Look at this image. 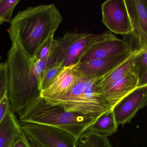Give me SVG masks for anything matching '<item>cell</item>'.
<instances>
[{
    "mask_svg": "<svg viewBox=\"0 0 147 147\" xmlns=\"http://www.w3.org/2000/svg\"><path fill=\"white\" fill-rule=\"evenodd\" d=\"M8 74L6 62L0 63V102L7 95Z\"/></svg>",
    "mask_w": 147,
    "mask_h": 147,
    "instance_id": "20",
    "label": "cell"
},
{
    "mask_svg": "<svg viewBox=\"0 0 147 147\" xmlns=\"http://www.w3.org/2000/svg\"><path fill=\"white\" fill-rule=\"evenodd\" d=\"M1 0H0V2H1Z\"/></svg>",
    "mask_w": 147,
    "mask_h": 147,
    "instance_id": "26",
    "label": "cell"
},
{
    "mask_svg": "<svg viewBox=\"0 0 147 147\" xmlns=\"http://www.w3.org/2000/svg\"><path fill=\"white\" fill-rule=\"evenodd\" d=\"M147 104V86L139 88L121 100L112 109L118 126L130 123Z\"/></svg>",
    "mask_w": 147,
    "mask_h": 147,
    "instance_id": "8",
    "label": "cell"
},
{
    "mask_svg": "<svg viewBox=\"0 0 147 147\" xmlns=\"http://www.w3.org/2000/svg\"><path fill=\"white\" fill-rule=\"evenodd\" d=\"M137 49H147V1L125 0Z\"/></svg>",
    "mask_w": 147,
    "mask_h": 147,
    "instance_id": "7",
    "label": "cell"
},
{
    "mask_svg": "<svg viewBox=\"0 0 147 147\" xmlns=\"http://www.w3.org/2000/svg\"><path fill=\"white\" fill-rule=\"evenodd\" d=\"M77 147H113L108 137L86 131L77 140Z\"/></svg>",
    "mask_w": 147,
    "mask_h": 147,
    "instance_id": "16",
    "label": "cell"
},
{
    "mask_svg": "<svg viewBox=\"0 0 147 147\" xmlns=\"http://www.w3.org/2000/svg\"><path fill=\"white\" fill-rule=\"evenodd\" d=\"M139 77L133 69L101 90L104 98L112 109L126 96L141 88Z\"/></svg>",
    "mask_w": 147,
    "mask_h": 147,
    "instance_id": "9",
    "label": "cell"
},
{
    "mask_svg": "<svg viewBox=\"0 0 147 147\" xmlns=\"http://www.w3.org/2000/svg\"><path fill=\"white\" fill-rule=\"evenodd\" d=\"M8 74L7 96L11 111L18 114L41 96L40 84L44 73L55 63L26 55L17 42H12L6 62Z\"/></svg>",
    "mask_w": 147,
    "mask_h": 147,
    "instance_id": "1",
    "label": "cell"
},
{
    "mask_svg": "<svg viewBox=\"0 0 147 147\" xmlns=\"http://www.w3.org/2000/svg\"><path fill=\"white\" fill-rule=\"evenodd\" d=\"M145 49H137L129 58L119 65L111 72L100 78L98 79L94 78L95 85L97 88L101 91L102 89L111 84L122 76L130 70L133 69L135 66L136 58L139 54Z\"/></svg>",
    "mask_w": 147,
    "mask_h": 147,
    "instance_id": "14",
    "label": "cell"
},
{
    "mask_svg": "<svg viewBox=\"0 0 147 147\" xmlns=\"http://www.w3.org/2000/svg\"><path fill=\"white\" fill-rule=\"evenodd\" d=\"M117 37L108 31L99 34L67 32L62 37L54 40L51 58L54 62L61 63L63 67L76 65L82 56L93 46Z\"/></svg>",
    "mask_w": 147,
    "mask_h": 147,
    "instance_id": "4",
    "label": "cell"
},
{
    "mask_svg": "<svg viewBox=\"0 0 147 147\" xmlns=\"http://www.w3.org/2000/svg\"><path fill=\"white\" fill-rule=\"evenodd\" d=\"M78 76L76 65L63 67L50 86L41 91V97L47 103L61 97L74 85Z\"/></svg>",
    "mask_w": 147,
    "mask_h": 147,
    "instance_id": "12",
    "label": "cell"
},
{
    "mask_svg": "<svg viewBox=\"0 0 147 147\" xmlns=\"http://www.w3.org/2000/svg\"><path fill=\"white\" fill-rule=\"evenodd\" d=\"M102 22L117 34L128 35L132 32L129 16L125 0H107L101 5Z\"/></svg>",
    "mask_w": 147,
    "mask_h": 147,
    "instance_id": "6",
    "label": "cell"
},
{
    "mask_svg": "<svg viewBox=\"0 0 147 147\" xmlns=\"http://www.w3.org/2000/svg\"><path fill=\"white\" fill-rule=\"evenodd\" d=\"M118 127L114 113L111 109L102 113L86 131L108 137L117 132Z\"/></svg>",
    "mask_w": 147,
    "mask_h": 147,
    "instance_id": "15",
    "label": "cell"
},
{
    "mask_svg": "<svg viewBox=\"0 0 147 147\" xmlns=\"http://www.w3.org/2000/svg\"><path fill=\"white\" fill-rule=\"evenodd\" d=\"M20 0H1L0 2V25L10 22L12 15Z\"/></svg>",
    "mask_w": 147,
    "mask_h": 147,
    "instance_id": "18",
    "label": "cell"
},
{
    "mask_svg": "<svg viewBox=\"0 0 147 147\" xmlns=\"http://www.w3.org/2000/svg\"><path fill=\"white\" fill-rule=\"evenodd\" d=\"M26 137H27L28 142H29V144H30L31 147H42V146H40L38 144L36 141H34L33 139H32V138L29 137V136H26Z\"/></svg>",
    "mask_w": 147,
    "mask_h": 147,
    "instance_id": "24",
    "label": "cell"
},
{
    "mask_svg": "<svg viewBox=\"0 0 147 147\" xmlns=\"http://www.w3.org/2000/svg\"><path fill=\"white\" fill-rule=\"evenodd\" d=\"M101 114L85 115L67 111L60 106L48 104L40 96L18 115L20 123L55 127L68 132L78 140Z\"/></svg>",
    "mask_w": 147,
    "mask_h": 147,
    "instance_id": "3",
    "label": "cell"
},
{
    "mask_svg": "<svg viewBox=\"0 0 147 147\" xmlns=\"http://www.w3.org/2000/svg\"><path fill=\"white\" fill-rule=\"evenodd\" d=\"M136 50L130 53L113 57L83 62L76 65V67L79 73L87 78H100L106 75L124 62L134 53Z\"/></svg>",
    "mask_w": 147,
    "mask_h": 147,
    "instance_id": "11",
    "label": "cell"
},
{
    "mask_svg": "<svg viewBox=\"0 0 147 147\" xmlns=\"http://www.w3.org/2000/svg\"><path fill=\"white\" fill-rule=\"evenodd\" d=\"M62 19L54 4L28 7L10 22L8 31L12 42H17L26 55L35 58L45 42L54 35Z\"/></svg>",
    "mask_w": 147,
    "mask_h": 147,
    "instance_id": "2",
    "label": "cell"
},
{
    "mask_svg": "<svg viewBox=\"0 0 147 147\" xmlns=\"http://www.w3.org/2000/svg\"><path fill=\"white\" fill-rule=\"evenodd\" d=\"M20 123L11 109L0 124V147H11L16 138L23 133Z\"/></svg>",
    "mask_w": 147,
    "mask_h": 147,
    "instance_id": "13",
    "label": "cell"
},
{
    "mask_svg": "<svg viewBox=\"0 0 147 147\" xmlns=\"http://www.w3.org/2000/svg\"><path fill=\"white\" fill-rule=\"evenodd\" d=\"M1 58H2V57H1V56H0V61L1 60Z\"/></svg>",
    "mask_w": 147,
    "mask_h": 147,
    "instance_id": "25",
    "label": "cell"
},
{
    "mask_svg": "<svg viewBox=\"0 0 147 147\" xmlns=\"http://www.w3.org/2000/svg\"><path fill=\"white\" fill-rule=\"evenodd\" d=\"M11 105L7 95H5L0 102V124L7 113L11 109Z\"/></svg>",
    "mask_w": 147,
    "mask_h": 147,
    "instance_id": "22",
    "label": "cell"
},
{
    "mask_svg": "<svg viewBox=\"0 0 147 147\" xmlns=\"http://www.w3.org/2000/svg\"><path fill=\"white\" fill-rule=\"evenodd\" d=\"M54 36H51L45 42L35 58L38 60H45L51 57L54 51Z\"/></svg>",
    "mask_w": 147,
    "mask_h": 147,
    "instance_id": "21",
    "label": "cell"
},
{
    "mask_svg": "<svg viewBox=\"0 0 147 147\" xmlns=\"http://www.w3.org/2000/svg\"><path fill=\"white\" fill-rule=\"evenodd\" d=\"M135 50L127 39L117 37L93 46L82 56L78 63L93 59L113 57L130 53Z\"/></svg>",
    "mask_w": 147,
    "mask_h": 147,
    "instance_id": "10",
    "label": "cell"
},
{
    "mask_svg": "<svg viewBox=\"0 0 147 147\" xmlns=\"http://www.w3.org/2000/svg\"><path fill=\"white\" fill-rule=\"evenodd\" d=\"M11 147H31L27 137L24 132L14 141Z\"/></svg>",
    "mask_w": 147,
    "mask_h": 147,
    "instance_id": "23",
    "label": "cell"
},
{
    "mask_svg": "<svg viewBox=\"0 0 147 147\" xmlns=\"http://www.w3.org/2000/svg\"><path fill=\"white\" fill-rule=\"evenodd\" d=\"M20 125L23 132L42 147H77V139L58 128L31 123Z\"/></svg>",
    "mask_w": 147,
    "mask_h": 147,
    "instance_id": "5",
    "label": "cell"
},
{
    "mask_svg": "<svg viewBox=\"0 0 147 147\" xmlns=\"http://www.w3.org/2000/svg\"><path fill=\"white\" fill-rule=\"evenodd\" d=\"M133 70L139 77L140 87L147 86V49L137 57Z\"/></svg>",
    "mask_w": 147,
    "mask_h": 147,
    "instance_id": "17",
    "label": "cell"
},
{
    "mask_svg": "<svg viewBox=\"0 0 147 147\" xmlns=\"http://www.w3.org/2000/svg\"><path fill=\"white\" fill-rule=\"evenodd\" d=\"M63 67L62 64L55 62L45 70L40 84L41 91L50 86Z\"/></svg>",
    "mask_w": 147,
    "mask_h": 147,
    "instance_id": "19",
    "label": "cell"
}]
</instances>
